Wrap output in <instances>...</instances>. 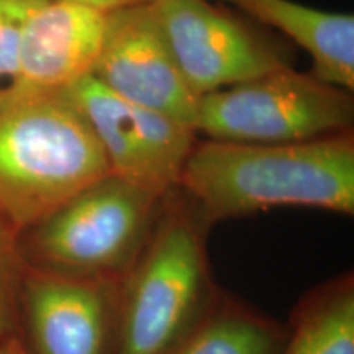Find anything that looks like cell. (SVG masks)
Returning <instances> with one entry per match:
<instances>
[{
    "instance_id": "obj_16",
    "label": "cell",
    "mask_w": 354,
    "mask_h": 354,
    "mask_svg": "<svg viewBox=\"0 0 354 354\" xmlns=\"http://www.w3.org/2000/svg\"><path fill=\"white\" fill-rule=\"evenodd\" d=\"M73 2L86 3V6H91L102 12H110L115 10V8L140 6V3H146L149 2V0H73Z\"/></svg>"
},
{
    "instance_id": "obj_8",
    "label": "cell",
    "mask_w": 354,
    "mask_h": 354,
    "mask_svg": "<svg viewBox=\"0 0 354 354\" xmlns=\"http://www.w3.org/2000/svg\"><path fill=\"white\" fill-rule=\"evenodd\" d=\"M91 76L115 95L194 130L197 95L185 82L148 2L105 13Z\"/></svg>"
},
{
    "instance_id": "obj_10",
    "label": "cell",
    "mask_w": 354,
    "mask_h": 354,
    "mask_svg": "<svg viewBox=\"0 0 354 354\" xmlns=\"http://www.w3.org/2000/svg\"><path fill=\"white\" fill-rule=\"evenodd\" d=\"M105 13L73 0H44L25 26L8 91H64L91 76L104 37Z\"/></svg>"
},
{
    "instance_id": "obj_6",
    "label": "cell",
    "mask_w": 354,
    "mask_h": 354,
    "mask_svg": "<svg viewBox=\"0 0 354 354\" xmlns=\"http://www.w3.org/2000/svg\"><path fill=\"white\" fill-rule=\"evenodd\" d=\"M148 3L197 97L290 66L284 43L210 0Z\"/></svg>"
},
{
    "instance_id": "obj_18",
    "label": "cell",
    "mask_w": 354,
    "mask_h": 354,
    "mask_svg": "<svg viewBox=\"0 0 354 354\" xmlns=\"http://www.w3.org/2000/svg\"><path fill=\"white\" fill-rule=\"evenodd\" d=\"M0 94H2V86H0Z\"/></svg>"
},
{
    "instance_id": "obj_14",
    "label": "cell",
    "mask_w": 354,
    "mask_h": 354,
    "mask_svg": "<svg viewBox=\"0 0 354 354\" xmlns=\"http://www.w3.org/2000/svg\"><path fill=\"white\" fill-rule=\"evenodd\" d=\"M25 266L20 236L0 218V342L17 336Z\"/></svg>"
},
{
    "instance_id": "obj_15",
    "label": "cell",
    "mask_w": 354,
    "mask_h": 354,
    "mask_svg": "<svg viewBox=\"0 0 354 354\" xmlns=\"http://www.w3.org/2000/svg\"><path fill=\"white\" fill-rule=\"evenodd\" d=\"M44 0H0V81L15 76L21 38L32 13Z\"/></svg>"
},
{
    "instance_id": "obj_7",
    "label": "cell",
    "mask_w": 354,
    "mask_h": 354,
    "mask_svg": "<svg viewBox=\"0 0 354 354\" xmlns=\"http://www.w3.org/2000/svg\"><path fill=\"white\" fill-rule=\"evenodd\" d=\"M64 91L94 131L110 174L161 196L177 187L197 141L192 128L115 95L94 76Z\"/></svg>"
},
{
    "instance_id": "obj_11",
    "label": "cell",
    "mask_w": 354,
    "mask_h": 354,
    "mask_svg": "<svg viewBox=\"0 0 354 354\" xmlns=\"http://www.w3.org/2000/svg\"><path fill=\"white\" fill-rule=\"evenodd\" d=\"M246 19L282 33L312 57V76L354 88V15L326 12L294 0H220Z\"/></svg>"
},
{
    "instance_id": "obj_2",
    "label": "cell",
    "mask_w": 354,
    "mask_h": 354,
    "mask_svg": "<svg viewBox=\"0 0 354 354\" xmlns=\"http://www.w3.org/2000/svg\"><path fill=\"white\" fill-rule=\"evenodd\" d=\"M110 174L66 91L0 94V218L19 236Z\"/></svg>"
},
{
    "instance_id": "obj_13",
    "label": "cell",
    "mask_w": 354,
    "mask_h": 354,
    "mask_svg": "<svg viewBox=\"0 0 354 354\" xmlns=\"http://www.w3.org/2000/svg\"><path fill=\"white\" fill-rule=\"evenodd\" d=\"M286 336L271 318L215 295L196 325L166 354H277Z\"/></svg>"
},
{
    "instance_id": "obj_9",
    "label": "cell",
    "mask_w": 354,
    "mask_h": 354,
    "mask_svg": "<svg viewBox=\"0 0 354 354\" xmlns=\"http://www.w3.org/2000/svg\"><path fill=\"white\" fill-rule=\"evenodd\" d=\"M118 284L120 281L71 277L26 264L20 287L26 353L112 354Z\"/></svg>"
},
{
    "instance_id": "obj_17",
    "label": "cell",
    "mask_w": 354,
    "mask_h": 354,
    "mask_svg": "<svg viewBox=\"0 0 354 354\" xmlns=\"http://www.w3.org/2000/svg\"><path fill=\"white\" fill-rule=\"evenodd\" d=\"M0 354H28L17 336H10V338L2 339L0 342Z\"/></svg>"
},
{
    "instance_id": "obj_5",
    "label": "cell",
    "mask_w": 354,
    "mask_h": 354,
    "mask_svg": "<svg viewBox=\"0 0 354 354\" xmlns=\"http://www.w3.org/2000/svg\"><path fill=\"white\" fill-rule=\"evenodd\" d=\"M353 94L292 66L197 97L194 131L236 143H295L351 131Z\"/></svg>"
},
{
    "instance_id": "obj_4",
    "label": "cell",
    "mask_w": 354,
    "mask_h": 354,
    "mask_svg": "<svg viewBox=\"0 0 354 354\" xmlns=\"http://www.w3.org/2000/svg\"><path fill=\"white\" fill-rule=\"evenodd\" d=\"M162 196L107 174L20 236L25 263L63 276L122 281L148 241Z\"/></svg>"
},
{
    "instance_id": "obj_3",
    "label": "cell",
    "mask_w": 354,
    "mask_h": 354,
    "mask_svg": "<svg viewBox=\"0 0 354 354\" xmlns=\"http://www.w3.org/2000/svg\"><path fill=\"white\" fill-rule=\"evenodd\" d=\"M207 228L179 187L162 196L151 234L118 284L113 354H166L209 308L216 292Z\"/></svg>"
},
{
    "instance_id": "obj_12",
    "label": "cell",
    "mask_w": 354,
    "mask_h": 354,
    "mask_svg": "<svg viewBox=\"0 0 354 354\" xmlns=\"http://www.w3.org/2000/svg\"><path fill=\"white\" fill-rule=\"evenodd\" d=\"M277 354H354V277L330 279L300 300Z\"/></svg>"
},
{
    "instance_id": "obj_1",
    "label": "cell",
    "mask_w": 354,
    "mask_h": 354,
    "mask_svg": "<svg viewBox=\"0 0 354 354\" xmlns=\"http://www.w3.org/2000/svg\"><path fill=\"white\" fill-rule=\"evenodd\" d=\"M177 187L209 227L279 207L353 215V133L295 143L196 141Z\"/></svg>"
}]
</instances>
